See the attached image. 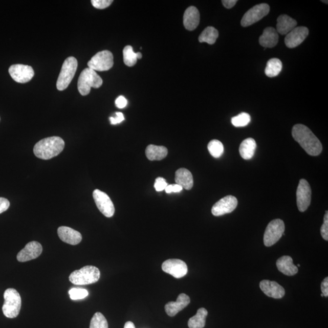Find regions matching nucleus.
I'll return each mask as SVG.
<instances>
[{"instance_id": "f257e3e1", "label": "nucleus", "mask_w": 328, "mask_h": 328, "mask_svg": "<svg viewBox=\"0 0 328 328\" xmlns=\"http://www.w3.org/2000/svg\"><path fill=\"white\" fill-rule=\"evenodd\" d=\"M292 137L303 148L305 151L313 157L319 156L323 150L319 139L311 129L303 124L295 125L292 128Z\"/></svg>"}, {"instance_id": "f03ea898", "label": "nucleus", "mask_w": 328, "mask_h": 328, "mask_svg": "<svg viewBox=\"0 0 328 328\" xmlns=\"http://www.w3.org/2000/svg\"><path fill=\"white\" fill-rule=\"evenodd\" d=\"M64 142L57 136L41 139L35 145L34 154L38 158L48 160L57 157L63 150Z\"/></svg>"}, {"instance_id": "7ed1b4c3", "label": "nucleus", "mask_w": 328, "mask_h": 328, "mask_svg": "<svg viewBox=\"0 0 328 328\" xmlns=\"http://www.w3.org/2000/svg\"><path fill=\"white\" fill-rule=\"evenodd\" d=\"M100 277L99 269L95 266H84L79 270L74 271L70 275L69 280L75 285H87L99 281Z\"/></svg>"}, {"instance_id": "20e7f679", "label": "nucleus", "mask_w": 328, "mask_h": 328, "mask_svg": "<svg viewBox=\"0 0 328 328\" xmlns=\"http://www.w3.org/2000/svg\"><path fill=\"white\" fill-rule=\"evenodd\" d=\"M103 80L95 71L90 68H85L81 73L78 80V90L81 95L86 96L91 92L92 88L99 89L102 86Z\"/></svg>"}, {"instance_id": "39448f33", "label": "nucleus", "mask_w": 328, "mask_h": 328, "mask_svg": "<svg viewBox=\"0 0 328 328\" xmlns=\"http://www.w3.org/2000/svg\"><path fill=\"white\" fill-rule=\"evenodd\" d=\"M4 299L2 308L3 314L9 319L17 317L21 307V298L18 292L15 289H8L5 292Z\"/></svg>"}, {"instance_id": "423d86ee", "label": "nucleus", "mask_w": 328, "mask_h": 328, "mask_svg": "<svg viewBox=\"0 0 328 328\" xmlns=\"http://www.w3.org/2000/svg\"><path fill=\"white\" fill-rule=\"evenodd\" d=\"M78 62L76 58L70 57L64 60L57 82V89L63 91L70 85L76 73Z\"/></svg>"}, {"instance_id": "0eeeda50", "label": "nucleus", "mask_w": 328, "mask_h": 328, "mask_svg": "<svg viewBox=\"0 0 328 328\" xmlns=\"http://www.w3.org/2000/svg\"><path fill=\"white\" fill-rule=\"evenodd\" d=\"M285 226L283 221L280 219L272 220L266 227L264 234V244L271 247L278 242L284 235Z\"/></svg>"}, {"instance_id": "6e6552de", "label": "nucleus", "mask_w": 328, "mask_h": 328, "mask_svg": "<svg viewBox=\"0 0 328 328\" xmlns=\"http://www.w3.org/2000/svg\"><path fill=\"white\" fill-rule=\"evenodd\" d=\"M114 64L113 55L109 51H100L94 56L88 66L94 71H105L111 69Z\"/></svg>"}, {"instance_id": "1a4fd4ad", "label": "nucleus", "mask_w": 328, "mask_h": 328, "mask_svg": "<svg viewBox=\"0 0 328 328\" xmlns=\"http://www.w3.org/2000/svg\"><path fill=\"white\" fill-rule=\"evenodd\" d=\"M270 11V7L266 3L257 5L250 9L243 16L241 21L243 27H248L265 17Z\"/></svg>"}, {"instance_id": "9d476101", "label": "nucleus", "mask_w": 328, "mask_h": 328, "mask_svg": "<svg viewBox=\"0 0 328 328\" xmlns=\"http://www.w3.org/2000/svg\"><path fill=\"white\" fill-rule=\"evenodd\" d=\"M93 198L97 208L104 216L111 217L114 215L115 208L108 194L96 189L93 191Z\"/></svg>"}, {"instance_id": "9b49d317", "label": "nucleus", "mask_w": 328, "mask_h": 328, "mask_svg": "<svg viewBox=\"0 0 328 328\" xmlns=\"http://www.w3.org/2000/svg\"><path fill=\"white\" fill-rule=\"evenodd\" d=\"M297 204L298 210L304 212L310 206L312 191L310 185L304 179H301L297 190Z\"/></svg>"}, {"instance_id": "f8f14e48", "label": "nucleus", "mask_w": 328, "mask_h": 328, "mask_svg": "<svg viewBox=\"0 0 328 328\" xmlns=\"http://www.w3.org/2000/svg\"><path fill=\"white\" fill-rule=\"evenodd\" d=\"M162 269L176 278L184 277L188 272L186 263L179 259H169L165 261L162 263Z\"/></svg>"}, {"instance_id": "ddd939ff", "label": "nucleus", "mask_w": 328, "mask_h": 328, "mask_svg": "<svg viewBox=\"0 0 328 328\" xmlns=\"http://www.w3.org/2000/svg\"><path fill=\"white\" fill-rule=\"evenodd\" d=\"M9 73L15 82L25 83L29 82L34 76L33 68L24 64H14L9 69Z\"/></svg>"}, {"instance_id": "4468645a", "label": "nucleus", "mask_w": 328, "mask_h": 328, "mask_svg": "<svg viewBox=\"0 0 328 328\" xmlns=\"http://www.w3.org/2000/svg\"><path fill=\"white\" fill-rule=\"evenodd\" d=\"M237 205H238V200L235 196H227L214 204L212 213L215 216H222L232 212L236 209Z\"/></svg>"}, {"instance_id": "2eb2a0df", "label": "nucleus", "mask_w": 328, "mask_h": 328, "mask_svg": "<svg viewBox=\"0 0 328 328\" xmlns=\"http://www.w3.org/2000/svg\"><path fill=\"white\" fill-rule=\"evenodd\" d=\"M43 251L40 243L31 242L25 246L24 249L19 251L17 256L19 262H27L38 257Z\"/></svg>"}, {"instance_id": "dca6fc26", "label": "nucleus", "mask_w": 328, "mask_h": 328, "mask_svg": "<svg viewBox=\"0 0 328 328\" xmlns=\"http://www.w3.org/2000/svg\"><path fill=\"white\" fill-rule=\"evenodd\" d=\"M308 34H309V30L307 27L295 28L285 37L286 46L289 48H294L299 46L307 38Z\"/></svg>"}, {"instance_id": "f3484780", "label": "nucleus", "mask_w": 328, "mask_h": 328, "mask_svg": "<svg viewBox=\"0 0 328 328\" xmlns=\"http://www.w3.org/2000/svg\"><path fill=\"white\" fill-rule=\"evenodd\" d=\"M259 287L268 297L279 299L285 296V289L277 282L263 280L259 283Z\"/></svg>"}, {"instance_id": "a211bd4d", "label": "nucleus", "mask_w": 328, "mask_h": 328, "mask_svg": "<svg viewBox=\"0 0 328 328\" xmlns=\"http://www.w3.org/2000/svg\"><path fill=\"white\" fill-rule=\"evenodd\" d=\"M61 241L71 245H77L82 242V236L79 232L70 227L61 226L57 230Z\"/></svg>"}, {"instance_id": "6ab92c4d", "label": "nucleus", "mask_w": 328, "mask_h": 328, "mask_svg": "<svg viewBox=\"0 0 328 328\" xmlns=\"http://www.w3.org/2000/svg\"><path fill=\"white\" fill-rule=\"evenodd\" d=\"M190 303V297L185 294H181L176 301L168 302L165 304V310L168 316L174 317Z\"/></svg>"}, {"instance_id": "aec40b11", "label": "nucleus", "mask_w": 328, "mask_h": 328, "mask_svg": "<svg viewBox=\"0 0 328 328\" xmlns=\"http://www.w3.org/2000/svg\"><path fill=\"white\" fill-rule=\"evenodd\" d=\"M200 21L199 11L194 6H190L185 11L183 17L184 27L188 31H193L195 29Z\"/></svg>"}, {"instance_id": "412c9836", "label": "nucleus", "mask_w": 328, "mask_h": 328, "mask_svg": "<svg viewBox=\"0 0 328 328\" xmlns=\"http://www.w3.org/2000/svg\"><path fill=\"white\" fill-rule=\"evenodd\" d=\"M278 34L274 28H266L259 38V44L265 48H274L277 45Z\"/></svg>"}, {"instance_id": "4be33fe9", "label": "nucleus", "mask_w": 328, "mask_h": 328, "mask_svg": "<svg viewBox=\"0 0 328 328\" xmlns=\"http://www.w3.org/2000/svg\"><path fill=\"white\" fill-rule=\"evenodd\" d=\"M175 181L184 189L189 190L193 186L192 174L186 168L179 169L175 173Z\"/></svg>"}, {"instance_id": "5701e85b", "label": "nucleus", "mask_w": 328, "mask_h": 328, "mask_svg": "<svg viewBox=\"0 0 328 328\" xmlns=\"http://www.w3.org/2000/svg\"><path fill=\"white\" fill-rule=\"evenodd\" d=\"M279 271L288 276H293L297 274L298 268L294 265L293 259L290 256H282L277 261Z\"/></svg>"}, {"instance_id": "b1692460", "label": "nucleus", "mask_w": 328, "mask_h": 328, "mask_svg": "<svg viewBox=\"0 0 328 328\" xmlns=\"http://www.w3.org/2000/svg\"><path fill=\"white\" fill-rule=\"evenodd\" d=\"M297 22L287 15H281L277 18V31L281 35H287L296 28Z\"/></svg>"}, {"instance_id": "393cba45", "label": "nucleus", "mask_w": 328, "mask_h": 328, "mask_svg": "<svg viewBox=\"0 0 328 328\" xmlns=\"http://www.w3.org/2000/svg\"><path fill=\"white\" fill-rule=\"evenodd\" d=\"M145 154L150 161H161L166 158L168 150L164 146L150 145L146 148Z\"/></svg>"}, {"instance_id": "a878e982", "label": "nucleus", "mask_w": 328, "mask_h": 328, "mask_svg": "<svg viewBox=\"0 0 328 328\" xmlns=\"http://www.w3.org/2000/svg\"><path fill=\"white\" fill-rule=\"evenodd\" d=\"M256 144L252 138L246 139L239 146V154L244 160H251L254 156Z\"/></svg>"}, {"instance_id": "bb28decb", "label": "nucleus", "mask_w": 328, "mask_h": 328, "mask_svg": "<svg viewBox=\"0 0 328 328\" xmlns=\"http://www.w3.org/2000/svg\"><path fill=\"white\" fill-rule=\"evenodd\" d=\"M208 311L205 308H201L198 310L195 316L191 317L188 321L189 328H203L206 325V319Z\"/></svg>"}, {"instance_id": "cd10ccee", "label": "nucleus", "mask_w": 328, "mask_h": 328, "mask_svg": "<svg viewBox=\"0 0 328 328\" xmlns=\"http://www.w3.org/2000/svg\"><path fill=\"white\" fill-rule=\"evenodd\" d=\"M218 35V31L216 29L212 27H209L204 29L198 39H199L200 43L213 45L215 43Z\"/></svg>"}, {"instance_id": "c85d7f7f", "label": "nucleus", "mask_w": 328, "mask_h": 328, "mask_svg": "<svg viewBox=\"0 0 328 328\" xmlns=\"http://www.w3.org/2000/svg\"><path fill=\"white\" fill-rule=\"evenodd\" d=\"M282 68L281 61L278 58H271L268 61L265 69L266 75L269 77L277 76L280 73Z\"/></svg>"}, {"instance_id": "c756f323", "label": "nucleus", "mask_w": 328, "mask_h": 328, "mask_svg": "<svg viewBox=\"0 0 328 328\" xmlns=\"http://www.w3.org/2000/svg\"><path fill=\"white\" fill-rule=\"evenodd\" d=\"M208 150H209L211 155L215 158H219L223 154L224 146L222 142L218 140L211 141L207 146Z\"/></svg>"}, {"instance_id": "7c9ffc66", "label": "nucleus", "mask_w": 328, "mask_h": 328, "mask_svg": "<svg viewBox=\"0 0 328 328\" xmlns=\"http://www.w3.org/2000/svg\"><path fill=\"white\" fill-rule=\"evenodd\" d=\"M123 61L126 66L133 67L135 65L137 62V57L136 53L133 51V48L131 46H126L123 49Z\"/></svg>"}, {"instance_id": "2f4dec72", "label": "nucleus", "mask_w": 328, "mask_h": 328, "mask_svg": "<svg viewBox=\"0 0 328 328\" xmlns=\"http://www.w3.org/2000/svg\"><path fill=\"white\" fill-rule=\"evenodd\" d=\"M90 328H108V321L102 313H96L91 320Z\"/></svg>"}, {"instance_id": "473e14b6", "label": "nucleus", "mask_w": 328, "mask_h": 328, "mask_svg": "<svg viewBox=\"0 0 328 328\" xmlns=\"http://www.w3.org/2000/svg\"><path fill=\"white\" fill-rule=\"evenodd\" d=\"M251 119L249 114L242 113L232 118V123L235 127H243L248 125L251 122Z\"/></svg>"}, {"instance_id": "72a5a7b5", "label": "nucleus", "mask_w": 328, "mask_h": 328, "mask_svg": "<svg viewBox=\"0 0 328 328\" xmlns=\"http://www.w3.org/2000/svg\"><path fill=\"white\" fill-rule=\"evenodd\" d=\"M69 294L71 300H82L89 295V292L84 289L73 288L69 291Z\"/></svg>"}, {"instance_id": "f704fd0d", "label": "nucleus", "mask_w": 328, "mask_h": 328, "mask_svg": "<svg viewBox=\"0 0 328 328\" xmlns=\"http://www.w3.org/2000/svg\"><path fill=\"white\" fill-rule=\"evenodd\" d=\"M112 0H92V3L94 8L103 9L108 8L112 4Z\"/></svg>"}, {"instance_id": "c9c22d12", "label": "nucleus", "mask_w": 328, "mask_h": 328, "mask_svg": "<svg viewBox=\"0 0 328 328\" xmlns=\"http://www.w3.org/2000/svg\"><path fill=\"white\" fill-rule=\"evenodd\" d=\"M321 235L323 238L326 241L328 240V212L326 211L325 215L324 216V222L323 225L321 227Z\"/></svg>"}, {"instance_id": "e433bc0d", "label": "nucleus", "mask_w": 328, "mask_h": 328, "mask_svg": "<svg viewBox=\"0 0 328 328\" xmlns=\"http://www.w3.org/2000/svg\"><path fill=\"white\" fill-rule=\"evenodd\" d=\"M168 186V184L165 179L161 177L157 178L155 181L154 187L155 190L157 191H162L165 189Z\"/></svg>"}, {"instance_id": "4c0bfd02", "label": "nucleus", "mask_w": 328, "mask_h": 328, "mask_svg": "<svg viewBox=\"0 0 328 328\" xmlns=\"http://www.w3.org/2000/svg\"><path fill=\"white\" fill-rule=\"evenodd\" d=\"M183 189V188L180 185L175 184L168 185L167 187L165 188V191L167 193H180Z\"/></svg>"}, {"instance_id": "58836bf2", "label": "nucleus", "mask_w": 328, "mask_h": 328, "mask_svg": "<svg viewBox=\"0 0 328 328\" xmlns=\"http://www.w3.org/2000/svg\"><path fill=\"white\" fill-rule=\"evenodd\" d=\"M124 116H123L122 113L120 112L116 113L115 117H111V118H110V122H111L112 125L118 124V123H121L124 121Z\"/></svg>"}, {"instance_id": "ea45409f", "label": "nucleus", "mask_w": 328, "mask_h": 328, "mask_svg": "<svg viewBox=\"0 0 328 328\" xmlns=\"http://www.w3.org/2000/svg\"><path fill=\"white\" fill-rule=\"evenodd\" d=\"M10 203L5 198H0V214L6 212L9 209Z\"/></svg>"}, {"instance_id": "a19ab883", "label": "nucleus", "mask_w": 328, "mask_h": 328, "mask_svg": "<svg viewBox=\"0 0 328 328\" xmlns=\"http://www.w3.org/2000/svg\"><path fill=\"white\" fill-rule=\"evenodd\" d=\"M116 105L118 108L122 109L127 105V100L125 97L121 96L118 97L115 101Z\"/></svg>"}, {"instance_id": "79ce46f5", "label": "nucleus", "mask_w": 328, "mask_h": 328, "mask_svg": "<svg viewBox=\"0 0 328 328\" xmlns=\"http://www.w3.org/2000/svg\"><path fill=\"white\" fill-rule=\"evenodd\" d=\"M321 290L322 291V294L324 297H328V278L326 277L324 279L321 284Z\"/></svg>"}, {"instance_id": "37998d69", "label": "nucleus", "mask_w": 328, "mask_h": 328, "mask_svg": "<svg viewBox=\"0 0 328 328\" xmlns=\"http://www.w3.org/2000/svg\"><path fill=\"white\" fill-rule=\"evenodd\" d=\"M238 1L236 0H223L222 3L224 6L227 9H231L233 7Z\"/></svg>"}, {"instance_id": "c03bdc74", "label": "nucleus", "mask_w": 328, "mask_h": 328, "mask_svg": "<svg viewBox=\"0 0 328 328\" xmlns=\"http://www.w3.org/2000/svg\"><path fill=\"white\" fill-rule=\"evenodd\" d=\"M124 328H136L134 323L132 321H127L125 324Z\"/></svg>"}, {"instance_id": "a18cd8bd", "label": "nucleus", "mask_w": 328, "mask_h": 328, "mask_svg": "<svg viewBox=\"0 0 328 328\" xmlns=\"http://www.w3.org/2000/svg\"><path fill=\"white\" fill-rule=\"evenodd\" d=\"M136 57H137V59H141L142 54L141 53H136Z\"/></svg>"}]
</instances>
